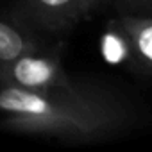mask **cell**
<instances>
[{
  "label": "cell",
  "mask_w": 152,
  "mask_h": 152,
  "mask_svg": "<svg viewBox=\"0 0 152 152\" xmlns=\"http://www.w3.org/2000/svg\"><path fill=\"white\" fill-rule=\"evenodd\" d=\"M0 127L50 136L66 143H100L120 138L143 124L145 113L118 86L72 77L47 91L0 84Z\"/></svg>",
  "instance_id": "obj_1"
},
{
  "label": "cell",
  "mask_w": 152,
  "mask_h": 152,
  "mask_svg": "<svg viewBox=\"0 0 152 152\" xmlns=\"http://www.w3.org/2000/svg\"><path fill=\"white\" fill-rule=\"evenodd\" d=\"M100 52H102V56L107 63L129 70L131 45H129L127 32L122 27L116 15L106 23V29L100 36Z\"/></svg>",
  "instance_id": "obj_6"
},
{
  "label": "cell",
  "mask_w": 152,
  "mask_h": 152,
  "mask_svg": "<svg viewBox=\"0 0 152 152\" xmlns=\"http://www.w3.org/2000/svg\"><path fill=\"white\" fill-rule=\"evenodd\" d=\"M68 73L63 66V43L34 50L0 64V84L31 91H47L64 84Z\"/></svg>",
  "instance_id": "obj_2"
},
{
  "label": "cell",
  "mask_w": 152,
  "mask_h": 152,
  "mask_svg": "<svg viewBox=\"0 0 152 152\" xmlns=\"http://www.w3.org/2000/svg\"><path fill=\"white\" fill-rule=\"evenodd\" d=\"M9 13L38 34L54 39L90 18L84 0H13Z\"/></svg>",
  "instance_id": "obj_3"
},
{
  "label": "cell",
  "mask_w": 152,
  "mask_h": 152,
  "mask_svg": "<svg viewBox=\"0 0 152 152\" xmlns=\"http://www.w3.org/2000/svg\"><path fill=\"white\" fill-rule=\"evenodd\" d=\"M61 41L38 34L20 20H16L9 11L6 15H0V64L13 61L22 54L43 50Z\"/></svg>",
  "instance_id": "obj_4"
},
{
  "label": "cell",
  "mask_w": 152,
  "mask_h": 152,
  "mask_svg": "<svg viewBox=\"0 0 152 152\" xmlns=\"http://www.w3.org/2000/svg\"><path fill=\"white\" fill-rule=\"evenodd\" d=\"M111 2H113V0H84V4H86V11H88L90 18H91L93 15H97V13L104 11V9H109Z\"/></svg>",
  "instance_id": "obj_8"
},
{
  "label": "cell",
  "mask_w": 152,
  "mask_h": 152,
  "mask_svg": "<svg viewBox=\"0 0 152 152\" xmlns=\"http://www.w3.org/2000/svg\"><path fill=\"white\" fill-rule=\"evenodd\" d=\"M116 16L131 45L129 70L140 77H152V16Z\"/></svg>",
  "instance_id": "obj_5"
},
{
  "label": "cell",
  "mask_w": 152,
  "mask_h": 152,
  "mask_svg": "<svg viewBox=\"0 0 152 152\" xmlns=\"http://www.w3.org/2000/svg\"><path fill=\"white\" fill-rule=\"evenodd\" d=\"M109 9H113L115 15L152 16V0H113Z\"/></svg>",
  "instance_id": "obj_7"
}]
</instances>
